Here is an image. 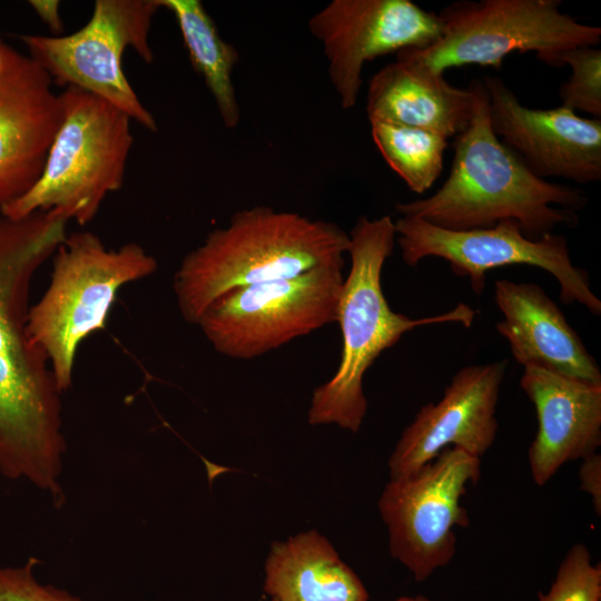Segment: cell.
<instances>
[{"instance_id": "cell-27", "label": "cell", "mask_w": 601, "mask_h": 601, "mask_svg": "<svg viewBox=\"0 0 601 601\" xmlns=\"http://www.w3.org/2000/svg\"><path fill=\"white\" fill-rule=\"evenodd\" d=\"M13 51V48L9 47L0 40V76L6 70Z\"/></svg>"}, {"instance_id": "cell-22", "label": "cell", "mask_w": 601, "mask_h": 601, "mask_svg": "<svg viewBox=\"0 0 601 601\" xmlns=\"http://www.w3.org/2000/svg\"><path fill=\"white\" fill-rule=\"evenodd\" d=\"M545 63L571 68L559 89L561 106L601 119V50L597 46L574 47L551 56Z\"/></svg>"}, {"instance_id": "cell-7", "label": "cell", "mask_w": 601, "mask_h": 601, "mask_svg": "<svg viewBox=\"0 0 601 601\" xmlns=\"http://www.w3.org/2000/svg\"><path fill=\"white\" fill-rule=\"evenodd\" d=\"M560 0L457 1L439 14L443 32L431 46L403 49L407 57L444 75L466 65L499 70L513 52H535L546 60L561 51L597 46L601 28L578 21L560 10Z\"/></svg>"}, {"instance_id": "cell-8", "label": "cell", "mask_w": 601, "mask_h": 601, "mask_svg": "<svg viewBox=\"0 0 601 601\" xmlns=\"http://www.w3.org/2000/svg\"><path fill=\"white\" fill-rule=\"evenodd\" d=\"M159 9V0H97L88 22L73 33L20 38L52 82L85 90L157 131L156 119L124 72L122 55L131 48L145 62L152 61L149 31Z\"/></svg>"}, {"instance_id": "cell-3", "label": "cell", "mask_w": 601, "mask_h": 601, "mask_svg": "<svg viewBox=\"0 0 601 601\" xmlns=\"http://www.w3.org/2000/svg\"><path fill=\"white\" fill-rule=\"evenodd\" d=\"M348 247L334 223L268 206L238 210L184 256L173 279L179 313L196 325L225 293L343 263Z\"/></svg>"}, {"instance_id": "cell-23", "label": "cell", "mask_w": 601, "mask_h": 601, "mask_svg": "<svg viewBox=\"0 0 601 601\" xmlns=\"http://www.w3.org/2000/svg\"><path fill=\"white\" fill-rule=\"evenodd\" d=\"M539 601H601V568L591 563L589 549L577 543L562 560L555 580Z\"/></svg>"}, {"instance_id": "cell-19", "label": "cell", "mask_w": 601, "mask_h": 601, "mask_svg": "<svg viewBox=\"0 0 601 601\" xmlns=\"http://www.w3.org/2000/svg\"><path fill=\"white\" fill-rule=\"evenodd\" d=\"M264 591L272 601H368L358 575L315 530L272 543Z\"/></svg>"}, {"instance_id": "cell-11", "label": "cell", "mask_w": 601, "mask_h": 601, "mask_svg": "<svg viewBox=\"0 0 601 601\" xmlns=\"http://www.w3.org/2000/svg\"><path fill=\"white\" fill-rule=\"evenodd\" d=\"M394 225L396 243L408 266L425 257L443 258L453 274L469 278L477 295L484 290L489 270L510 265L535 266L555 277L563 303H579L592 314H601V302L591 289L588 274L573 265L562 235L533 239L513 219L471 230H449L408 216L400 217Z\"/></svg>"}, {"instance_id": "cell-10", "label": "cell", "mask_w": 601, "mask_h": 601, "mask_svg": "<svg viewBox=\"0 0 601 601\" xmlns=\"http://www.w3.org/2000/svg\"><path fill=\"white\" fill-rule=\"evenodd\" d=\"M481 476V459L446 447L416 471L385 485L378 510L388 531L391 555L418 582L449 564L456 553L455 528H467L461 504Z\"/></svg>"}, {"instance_id": "cell-5", "label": "cell", "mask_w": 601, "mask_h": 601, "mask_svg": "<svg viewBox=\"0 0 601 601\" xmlns=\"http://www.w3.org/2000/svg\"><path fill=\"white\" fill-rule=\"evenodd\" d=\"M157 269L156 258L139 244L108 249L90 231L71 234L58 247L49 285L29 307L27 328L61 393L72 384L80 344L105 328L118 292Z\"/></svg>"}, {"instance_id": "cell-21", "label": "cell", "mask_w": 601, "mask_h": 601, "mask_svg": "<svg viewBox=\"0 0 601 601\" xmlns=\"http://www.w3.org/2000/svg\"><path fill=\"white\" fill-rule=\"evenodd\" d=\"M373 142L388 167L414 193L428 190L440 177L447 139L422 128L370 121Z\"/></svg>"}, {"instance_id": "cell-2", "label": "cell", "mask_w": 601, "mask_h": 601, "mask_svg": "<svg viewBox=\"0 0 601 601\" xmlns=\"http://www.w3.org/2000/svg\"><path fill=\"white\" fill-rule=\"evenodd\" d=\"M474 108L465 130L455 136L445 183L427 198L397 203L402 216L449 230H471L515 220L525 236L540 239L559 225L574 226L582 190L535 176L494 134L482 80L470 83Z\"/></svg>"}, {"instance_id": "cell-13", "label": "cell", "mask_w": 601, "mask_h": 601, "mask_svg": "<svg viewBox=\"0 0 601 601\" xmlns=\"http://www.w3.org/2000/svg\"><path fill=\"white\" fill-rule=\"evenodd\" d=\"M482 82L494 134L535 176L579 184L601 179V119L564 106L529 108L501 78L487 76Z\"/></svg>"}, {"instance_id": "cell-6", "label": "cell", "mask_w": 601, "mask_h": 601, "mask_svg": "<svg viewBox=\"0 0 601 601\" xmlns=\"http://www.w3.org/2000/svg\"><path fill=\"white\" fill-rule=\"evenodd\" d=\"M62 118L36 184L0 207L21 218L38 210H57L87 225L108 194L124 183L132 147L130 118L107 101L76 87L59 93Z\"/></svg>"}, {"instance_id": "cell-1", "label": "cell", "mask_w": 601, "mask_h": 601, "mask_svg": "<svg viewBox=\"0 0 601 601\" xmlns=\"http://www.w3.org/2000/svg\"><path fill=\"white\" fill-rule=\"evenodd\" d=\"M68 221L57 210L0 216V473L28 481L56 505L65 500L62 393L27 321L32 278L66 240Z\"/></svg>"}, {"instance_id": "cell-14", "label": "cell", "mask_w": 601, "mask_h": 601, "mask_svg": "<svg viewBox=\"0 0 601 601\" xmlns=\"http://www.w3.org/2000/svg\"><path fill=\"white\" fill-rule=\"evenodd\" d=\"M508 367L505 359L461 368L437 403L420 408L404 428L388 460L390 480L405 476L457 447L481 459L496 432V405Z\"/></svg>"}, {"instance_id": "cell-28", "label": "cell", "mask_w": 601, "mask_h": 601, "mask_svg": "<svg viewBox=\"0 0 601 601\" xmlns=\"http://www.w3.org/2000/svg\"><path fill=\"white\" fill-rule=\"evenodd\" d=\"M394 601H432V600L424 595L418 594L414 597H410V595L400 597Z\"/></svg>"}, {"instance_id": "cell-25", "label": "cell", "mask_w": 601, "mask_h": 601, "mask_svg": "<svg viewBox=\"0 0 601 601\" xmlns=\"http://www.w3.org/2000/svg\"><path fill=\"white\" fill-rule=\"evenodd\" d=\"M579 469L580 490L587 492L591 499L594 511L601 514V455L595 453L581 460Z\"/></svg>"}, {"instance_id": "cell-12", "label": "cell", "mask_w": 601, "mask_h": 601, "mask_svg": "<svg viewBox=\"0 0 601 601\" xmlns=\"http://www.w3.org/2000/svg\"><path fill=\"white\" fill-rule=\"evenodd\" d=\"M307 24L323 47L331 83L345 110L357 104L366 62L426 48L443 32L439 14L411 0H333Z\"/></svg>"}, {"instance_id": "cell-4", "label": "cell", "mask_w": 601, "mask_h": 601, "mask_svg": "<svg viewBox=\"0 0 601 601\" xmlns=\"http://www.w3.org/2000/svg\"><path fill=\"white\" fill-rule=\"evenodd\" d=\"M348 237L351 268L336 316L342 332L341 359L335 374L314 390L307 420L311 425L335 424L357 433L367 411L364 375L376 358L416 327L445 323L470 327L475 311L460 303L446 313L422 318L394 312L381 282L383 266L396 243L394 221L390 216H362Z\"/></svg>"}, {"instance_id": "cell-18", "label": "cell", "mask_w": 601, "mask_h": 601, "mask_svg": "<svg viewBox=\"0 0 601 601\" xmlns=\"http://www.w3.org/2000/svg\"><path fill=\"white\" fill-rule=\"evenodd\" d=\"M474 90L452 86L444 77L407 57L396 53L370 80L366 114L370 121H387L422 128L454 138L469 126L474 108Z\"/></svg>"}, {"instance_id": "cell-15", "label": "cell", "mask_w": 601, "mask_h": 601, "mask_svg": "<svg viewBox=\"0 0 601 601\" xmlns=\"http://www.w3.org/2000/svg\"><path fill=\"white\" fill-rule=\"evenodd\" d=\"M46 71L17 50L0 76V207L39 179L62 118Z\"/></svg>"}, {"instance_id": "cell-24", "label": "cell", "mask_w": 601, "mask_h": 601, "mask_svg": "<svg viewBox=\"0 0 601 601\" xmlns=\"http://www.w3.org/2000/svg\"><path fill=\"white\" fill-rule=\"evenodd\" d=\"M30 558L23 565L0 568V601H81L68 591L39 582Z\"/></svg>"}, {"instance_id": "cell-17", "label": "cell", "mask_w": 601, "mask_h": 601, "mask_svg": "<svg viewBox=\"0 0 601 601\" xmlns=\"http://www.w3.org/2000/svg\"><path fill=\"white\" fill-rule=\"evenodd\" d=\"M495 303L504 318L495 325L514 359L601 385V372L578 333L548 294L534 283L495 282Z\"/></svg>"}, {"instance_id": "cell-16", "label": "cell", "mask_w": 601, "mask_h": 601, "mask_svg": "<svg viewBox=\"0 0 601 601\" xmlns=\"http://www.w3.org/2000/svg\"><path fill=\"white\" fill-rule=\"evenodd\" d=\"M520 386L533 403L538 432L529 449L533 482L544 485L570 461L601 445V385L581 382L540 365L523 366Z\"/></svg>"}, {"instance_id": "cell-20", "label": "cell", "mask_w": 601, "mask_h": 601, "mask_svg": "<svg viewBox=\"0 0 601 601\" xmlns=\"http://www.w3.org/2000/svg\"><path fill=\"white\" fill-rule=\"evenodd\" d=\"M173 12L193 68L203 77L215 100L224 126L235 129L240 121L233 71L239 61L238 50L225 41L213 18L199 0H159Z\"/></svg>"}, {"instance_id": "cell-26", "label": "cell", "mask_w": 601, "mask_h": 601, "mask_svg": "<svg viewBox=\"0 0 601 601\" xmlns=\"http://www.w3.org/2000/svg\"><path fill=\"white\" fill-rule=\"evenodd\" d=\"M30 7L35 10L40 20L53 32L60 33L63 23L59 13L60 2L56 0H31Z\"/></svg>"}, {"instance_id": "cell-9", "label": "cell", "mask_w": 601, "mask_h": 601, "mask_svg": "<svg viewBox=\"0 0 601 601\" xmlns=\"http://www.w3.org/2000/svg\"><path fill=\"white\" fill-rule=\"evenodd\" d=\"M343 266L333 263L231 289L211 303L195 326L220 355L262 356L336 322Z\"/></svg>"}]
</instances>
